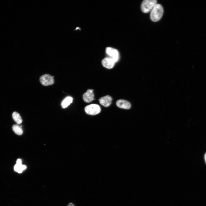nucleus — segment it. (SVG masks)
<instances>
[{"instance_id": "nucleus-4", "label": "nucleus", "mask_w": 206, "mask_h": 206, "mask_svg": "<svg viewBox=\"0 0 206 206\" xmlns=\"http://www.w3.org/2000/svg\"><path fill=\"white\" fill-rule=\"evenodd\" d=\"M54 76L48 74H45L41 76L39 78L41 84L44 86H48L53 84L54 82Z\"/></svg>"}, {"instance_id": "nucleus-5", "label": "nucleus", "mask_w": 206, "mask_h": 206, "mask_svg": "<svg viewBox=\"0 0 206 206\" xmlns=\"http://www.w3.org/2000/svg\"><path fill=\"white\" fill-rule=\"evenodd\" d=\"M106 54L109 56L110 58L112 59L116 62L119 59V53L118 51L114 48L111 47H107L106 49Z\"/></svg>"}, {"instance_id": "nucleus-10", "label": "nucleus", "mask_w": 206, "mask_h": 206, "mask_svg": "<svg viewBox=\"0 0 206 206\" xmlns=\"http://www.w3.org/2000/svg\"><path fill=\"white\" fill-rule=\"evenodd\" d=\"M73 101V98L70 96H68L65 98L62 101L61 105L63 108L67 107Z\"/></svg>"}, {"instance_id": "nucleus-14", "label": "nucleus", "mask_w": 206, "mask_h": 206, "mask_svg": "<svg viewBox=\"0 0 206 206\" xmlns=\"http://www.w3.org/2000/svg\"><path fill=\"white\" fill-rule=\"evenodd\" d=\"M16 164L18 165H21V161L20 159H18L16 161Z\"/></svg>"}, {"instance_id": "nucleus-1", "label": "nucleus", "mask_w": 206, "mask_h": 206, "mask_svg": "<svg viewBox=\"0 0 206 206\" xmlns=\"http://www.w3.org/2000/svg\"><path fill=\"white\" fill-rule=\"evenodd\" d=\"M162 6L159 4H157L151 11L150 18L154 22L159 21L162 18L163 13Z\"/></svg>"}, {"instance_id": "nucleus-11", "label": "nucleus", "mask_w": 206, "mask_h": 206, "mask_svg": "<svg viewBox=\"0 0 206 206\" xmlns=\"http://www.w3.org/2000/svg\"><path fill=\"white\" fill-rule=\"evenodd\" d=\"M13 118L15 122L18 124H21L22 120L19 114L16 112H13L12 114Z\"/></svg>"}, {"instance_id": "nucleus-6", "label": "nucleus", "mask_w": 206, "mask_h": 206, "mask_svg": "<svg viewBox=\"0 0 206 206\" xmlns=\"http://www.w3.org/2000/svg\"><path fill=\"white\" fill-rule=\"evenodd\" d=\"M93 91L92 89H88L83 94V98L85 102L89 103L94 99Z\"/></svg>"}, {"instance_id": "nucleus-7", "label": "nucleus", "mask_w": 206, "mask_h": 206, "mask_svg": "<svg viewBox=\"0 0 206 206\" xmlns=\"http://www.w3.org/2000/svg\"><path fill=\"white\" fill-rule=\"evenodd\" d=\"M115 62L110 58H106L102 60V63L104 67L108 69L112 68L114 66Z\"/></svg>"}, {"instance_id": "nucleus-3", "label": "nucleus", "mask_w": 206, "mask_h": 206, "mask_svg": "<svg viewBox=\"0 0 206 206\" xmlns=\"http://www.w3.org/2000/svg\"><path fill=\"white\" fill-rule=\"evenodd\" d=\"M85 111L88 114L94 115L99 114L101 111L100 107L98 104H92L87 106L85 108Z\"/></svg>"}, {"instance_id": "nucleus-2", "label": "nucleus", "mask_w": 206, "mask_h": 206, "mask_svg": "<svg viewBox=\"0 0 206 206\" xmlns=\"http://www.w3.org/2000/svg\"><path fill=\"white\" fill-rule=\"evenodd\" d=\"M156 0H144L141 5V9L144 13H148L152 10L157 4Z\"/></svg>"}, {"instance_id": "nucleus-16", "label": "nucleus", "mask_w": 206, "mask_h": 206, "mask_svg": "<svg viewBox=\"0 0 206 206\" xmlns=\"http://www.w3.org/2000/svg\"><path fill=\"white\" fill-rule=\"evenodd\" d=\"M205 161L206 162V153L205 154Z\"/></svg>"}, {"instance_id": "nucleus-9", "label": "nucleus", "mask_w": 206, "mask_h": 206, "mask_svg": "<svg viewBox=\"0 0 206 206\" xmlns=\"http://www.w3.org/2000/svg\"><path fill=\"white\" fill-rule=\"evenodd\" d=\"M117 106L121 108L129 109L131 107L130 103L128 101L124 100H119L116 102Z\"/></svg>"}, {"instance_id": "nucleus-15", "label": "nucleus", "mask_w": 206, "mask_h": 206, "mask_svg": "<svg viewBox=\"0 0 206 206\" xmlns=\"http://www.w3.org/2000/svg\"><path fill=\"white\" fill-rule=\"evenodd\" d=\"M67 206H75L72 203H69Z\"/></svg>"}, {"instance_id": "nucleus-12", "label": "nucleus", "mask_w": 206, "mask_h": 206, "mask_svg": "<svg viewBox=\"0 0 206 206\" xmlns=\"http://www.w3.org/2000/svg\"><path fill=\"white\" fill-rule=\"evenodd\" d=\"M12 129L14 132L18 135H21L23 132L21 126L17 124H15L12 126Z\"/></svg>"}, {"instance_id": "nucleus-8", "label": "nucleus", "mask_w": 206, "mask_h": 206, "mask_svg": "<svg viewBox=\"0 0 206 206\" xmlns=\"http://www.w3.org/2000/svg\"><path fill=\"white\" fill-rule=\"evenodd\" d=\"M112 98L110 96H103L99 99L100 104L105 107L109 106L111 104Z\"/></svg>"}, {"instance_id": "nucleus-13", "label": "nucleus", "mask_w": 206, "mask_h": 206, "mask_svg": "<svg viewBox=\"0 0 206 206\" xmlns=\"http://www.w3.org/2000/svg\"><path fill=\"white\" fill-rule=\"evenodd\" d=\"M14 170L19 173H21L23 170L26 168V167L24 165H18L16 164L14 167Z\"/></svg>"}]
</instances>
